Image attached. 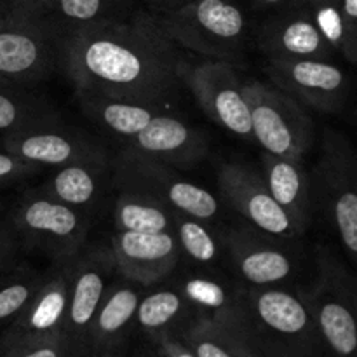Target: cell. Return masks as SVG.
<instances>
[{
  "mask_svg": "<svg viewBox=\"0 0 357 357\" xmlns=\"http://www.w3.org/2000/svg\"><path fill=\"white\" fill-rule=\"evenodd\" d=\"M188 61L153 16L132 14L117 23L61 37L59 66L77 94H96L160 108L183 84Z\"/></svg>",
  "mask_w": 357,
  "mask_h": 357,
  "instance_id": "cell-1",
  "label": "cell"
},
{
  "mask_svg": "<svg viewBox=\"0 0 357 357\" xmlns=\"http://www.w3.org/2000/svg\"><path fill=\"white\" fill-rule=\"evenodd\" d=\"M155 20L180 49L234 66L244 63L248 21L232 0H185Z\"/></svg>",
  "mask_w": 357,
  "mask_h": 357,
  "instance_id": "cell-2",
  "label": "cell"
},
{
  "mask_svg": "<svg viewBox=\"0 0 357 357\" xmlns=\"http://www.w3.org/2000/svg\"><path fill=\"white\" fill-rule=\"evenodd\" d=\"M310 178L314 208L340 239L349 260H357V160L351 142L324 129L321 153Z\"/></svg>",
  "mask_w": 357,
  "mask_h": 357,
  "instance_id": "cell-3",
  "label": "cell"
},
{
  "mask_svg": "<svg viewBox=\"0 0 357 357\" xmlns=\"http://www.w3.org/2000/svg\"><path fill=\"white\" fill-rule=\"evenodd\" d=\"M253 139L264 152L303 160L314 143V124L305 107L274 84L243 82Z\"/></svg>",
  "mask_w": 357,
  "mask_h": 357,
  "instance_id": "cell-4",
  "label": "cell"
},
{
  "mask_svg": "<svg viewBox=\"0 0 357 357\" xmlns=\"http://www.w3.org/2000/svg\"><path fill=\"white\" fill-rule=\"evenodd\" d=\"M114 180L119 190L149 195L169 209L190 218L209 223L220 215L218 199L194 181L185 180L174 167L122 150L114 164Z\"/></svg>",
  "mask_w": 357,
  "mask_h": 357,
  "instance_id": "cell-5",
  "label": "cell"
},
{
  "mask_svg": "<svg viewBox=\"0 0 357 357\" xmlns=\"http://www.w3.org/2000/svg\"><path fill=\"white\" fill-rule=\"evenodd\" d=\"M13 225L21 243L59 261L75 257L86 246L91 216L38 190L16 206Z\"/></svg>",
  "mask_w": 357,
  "mask_h": 357,
  "instance_id": "cell-6",
  "label": "cell"
},
{
  "mask_svg": "<svg viewBox=\"0 0 357 357\" xmlns=\"http://www.w3.org/2000/svg\"><path fill=\"white\" fill-rule=\"evenodd\" d=\"M58 31L49 21L0 14V84L28 87L59 66Z\"/></svg>",
  "mask_w": 357,
  "mask_h": 357,
  "instance_id": "cell-7",
  "label": "cell"
},
{
  "mask_svg": "<svg viewBox=\"0 0 357 357\" xmlns=\"http://www.w3.org/2000/svg\"><path fill=\"white\" fill-rule=\"evenodd\" d=\"M317 279L300 298L317 317L328 344L340 356H351L357 347L356 319L349 302L354 300V278L335 255L321 248L316 258Z\"/></svg>",
  "mask_w": 357,
  "mask_h": 357,
  "instance_id": "cell-8",
  "label": "cell"
},
{
  "mask_svg": "<svg viewBox=\"0 0 357 357\" xmlns=\"http://www.w3.org/2000/svg\"><path fill=\"white\" fill-rule=\"evenodd\" d=\"M183 84L216 126L239 138L253 139L250 108L236 66L213 59L197 65L188 63L183 72Z\"/></svg>",
  "mask_w": 357,
  "mask_h": 357,
  "instance_id": "cell-9",
  "label": "cell"
},
{
  "mask_svg": "<svg viewBox=\"0 0 357 357\" xmlns=\"http://www.w3.org/2000/svg\"><path fill=\"white\" fill-rule=\"evenodd\" d=\"M265 73L271 84L295 98L302 107L324 114L342 110L351 94L347 73L323 59L267 58Z\"/></svg>",
  "mask_w": 357,
  "mask_h": 357,
  "instance_id": "cell-10",
  "label": "cell"
},
{
  "mask_svg": "<svg viewBox=\"0 0 357 357\" xmlns=\"http://www.w3.org/2000/svg\"><path fill=\"white\" fill-rule=\"evenodd\" d=\"M216 180L227 206L258 232L284 241L302 236L288 213L272 197L264 174L257 169L243 162H225L216 171Z\"/></svg>",
  "mask_w": 357,
  "mask_h": 357,
  "instance_id": "cell-11",
  "label": "cell"
},
{
  "mask_svg": "<svg viewBox=\"0 0 357 357\" xmlns=\"http://www.w3.org/2000/svg\"><path fill=\"white\" fill-rule=\"evenodd\" d=\"M110 250L117 274L142 286H150L169 278L181 258L174 232H128L117 230L112 236Z\"/></svg>",
  "mask_w": 357,
  "mask_h": 357,
  "instance_id": "cell-12",
  "label": "cell"
},
{
  "mask_svg": "<svg viewBox=\"0 0 357 357\" xmlns=\"http://www.w3.org/2000/svg\"><path fill=\"white\" fill-rule=\"evenodd\" d=\"M220 239L239 278L253 288L275 286L293 275L295 260L278 243L284 239L258 232L253 227L230 229Z\"/></svg>",
  "mask_w": 357,
  "mask_h": 357,
  "instance_id": "cell-13",
  "label": "cell"
},
{
  "mask_svg": "<svg viewBox=\"0 0 357 357\" xmlns=\"http://www.w3.org/2000/svg\"><path fill=\"white\" fill-rule=\"evenodd\" d=\"M124 149L174 167L188 169L208 157L206 136L194 126L167 114H157L145 129L126 139Z\"/></svg>",
  "mask_w": 357,
  "mask_h": 357,
  "instance_id": "cell-14",
  "label": "cell"
},
{
  "mask_svg": "<svg viewBox=\"0 0 357 357\" xmlns=\"http://www.w3.org/2000/svg\"><path fill=\"white\" fill-rule=\"evenodd\" d=\"M257 44L267 58L331 61L337 54L321 33L312 13L302 7H289L265 21L258 28Z\"/></svg>",
  "mask_w": 357,
  "mask_h": 357,
  "instance_id": "cell-15",
  "label": "cell"
},
{
  "mask_svg": "<svg viewBox=\"0 0 357 357\" xmlns=\"http://www.w3.org/2000/svg\"><path fill=\"white\" fill-rule=\"evenodd\" d=\"M2 149L38 167H61L103 152L86 136L63 128L59 122L6 135Z\"/></svg>",
  "mask_w": 357,
  "mask_h": 357,
  "instance_id": "cell-16",
  "label": "cell"
},
{
  "mask_svg": "<svg viewBox=\"0 0 357 357\" xmlns=\"http://www.w3.org/2000/svg\"><path fill=\"white\" fill-rule=\"evenodd\" d=\"M115 274L117 268L110 246H84L77 253L65 314L70 326L80 330L93 324L98 307Z\"/></svg>",
  "mask_w": 357,
  "mask_h": 357,
  "instance_id": "cell-17",
  "label": "cell"
},
{
  "mask_svg": "<svg viewBox=\"0 0 357 357\" xmlns=\"http://www.w3.org/2000/svg\"><path fill=\"white\" fill-rule=\"evenodd\" d=\"M264 180L268 192L279 206L288 213L298 232L305 234L312 222L314 202L310 178L303 167V160L284 159L261 152Z\"/></svg>",
  "mask_w": 357,
  "mask_h": 357,
  "instance_id": "cell-18",
  "label": "cell"
},
{
  "mask_svg": "<svg viewBox=\"0 0 357 357\" xmlns=\"http://www.w3.org/2000/svg\"><path fill=\"white\" fill-rule=\"evenodd\" d=\"M56 169L58 171L42 185L40 190L56 201L89 213L103 194L107 181L108 159L105 152Z\"/></svg>",
  "mask_w": 357,
  "mask_h": 357,
  "instance_id": "cell-19",
  "label": "cell"
},
{
  "mask_svg": "<svg viewBox=\"0 0 357 357\" xmlns=\"http://www.w3.org/2000/svg\"><path fill=\"white\" fill-rule=\"evenodd\" d=\"M75 257L54 261L52 271L44 274V279L35 295L21 310L24 328L33 333H49L52 328L58 326L65 319Z\"/></svg>",
  "mask_w": 357,
  "mask_h": 357,
  "instance_id": "cell-20",
  "label": "cell"
},
{
  "mask_svg": "<svg viewBox=\"0 0 357 357\" xmlns=\"http://www.w3.org/2000/svg\"><path fill=\"white\" fill-rule=\"evenodd\" d=\"M258 319L282 335H300L310 323V312L303 300L286 289L265 286L244 293Z\"/></svg>",
  "mask_w": 357,
  "mask_h": 357,
  "instance_id": "cell-21",
  "label": "cell"
},
{
  "mask_svg": "<svg viewBox=\"0 0 357 357\" xmlns=\"http://www.w3.org/2000/svg\"><path fill=\"white\" fill-rule=\"evenodd\" d=\"M132 0H54L49 23L59 38L86 28L117 23L132 16Z\"/></svg>",
  "mask_w": 357,
  "mask_h": 357,
  "instance_id": "cell-22",
  "label": "cell"
},
{
  "mask_svg": "<svg viewBox=\"0 0 357 357\" xmlns=\"http://www.w3.org/2000/svg\"><path fill=\"white\" fill-rule=\"evenodd\" d=\"M84 112L101 128L114 132L119 139L132 138L159 114V108L132 101L115 100L96 94H79Z\"/></svg>",
  "mask_w": 357,
  "mask_h": 357,
  "instance_id": "cell-23",
  "label": "cell"
},
{
  "mask_svg": "<svg viewBox=\"0 0 357 357\" xmlns=\"http://www.w3.org/2000/svg\"><path fill=\"white\" fill-rule=\"evenodd\" d=\"M176 213L162 202L131 190H119L114 220L117 230L128 232H174Z\"/></svg>",
  "mask_w": 357,
  "mask_h": 357,
  "instance_id": "cell-24",
  "label": "cell"
},
{
  "mask_svg": "<svg viewBox=\"0 0 357 357\" xmlns=\"http://www.w3.org/2000/svg\"><path fill=\"white\" fill-rule=\"evenodd\" d=\"M58 124L47 105L24 91V87L0 84V132L3 136L17 131Z\"/></svg>",
  "mask_w": 357,
  "mask_h": 357,
  "instance_id": "cell-25",
  "label": "cell"
},
{
  "mask_svg": "<svg viewBox=\"0 0 357 357\" xmlns=\"http://www.w3.org/2000/svg\"><path fill=\"white\" fill-rule=\"evenodd\" d=\"M114 282L115 284L105 291L103 300H101L93 321L101 335L119 333L135 317L139 296H142L143 286L138 282L131 281L124 275H121V279Z\"/></svg>",
  "mask_w": 357,
  "mask_h": 357,
  "instance_id": "cell-26",
  "label": "cell"
},
{
  "mask_svg": "<svg viewBox=\"0 0 357 357\" xmlns=\"http://www.w3.org/2000/svg\"><path fill=\"white\" fill-rule=\"evenodd\" d=\"M174 236L180 244L181 253L187 255L192 261L202 265V267H211L222 258V239L220 236H215L209 230L208 223L201 222V220L176 213L174 215Z\"/></svg>",
  "mask_w": 357,
  "mask_h": 357,
  "instance_id": "cell-27",
  "label": "cell"
},
{
  "mask_svg": "<svg viewBox=\"0 0 357 357\" xmlns=\"http://www.w3.org/2000/svg\"><path fill=\"white\" fill-rule=\"evenodd\" d=\"M185 303V296L178 289H159L145 298H139L135 316L146 330H157L178 317Z\"/></svg>",
  "mask_w": 357,
  "mask_h": 357,
  "instance_id": "cell-28",
  "label": "cell"
},
{
  "mask_svg": "<svg viewBox=\"0 0 357 357\" xmlns=\"http://www.w3.org/2000/svg\"><path fill=\"white\" fill-rule=\"evenodd\" d=\"M44 274H21L0 288V321L20 314L40 286Z\"/></svg>",
  "mask_w": 357,
  "mask_h": 357,
  "instance_id": "cell-29",
  "label": "cell"
},
{
  "mask_svg": "<svg viewBox=\"0 0 357 357\" xmlns=\"http://www.w3.org/2000/svg\"><path fill=\"white\" fill-rule=\"evenodd\" d=\"M181 295L185 300L209 310H223L229 305V295L216 279L187 278L183 281Z\"/></svg>",
  "mask_w": 357,
  "mask_h": 357,
  "instance_id": "cell-30",
  "label": "cell"
},
{
  "mask_svg": "<svg viewBox=\"0 0 357 357\" xmlns=\"http://www.w3.org/2000/svg\"><path fill=\"white\" fill-rule=\"evenodd\" d=\"M338 10L342 21L340 52L354 66L357 63V0H340Z\"/></svg>",
  "mask_w": 357,
  "mask_h": 357,
  "instance_id": "cell-31",
  "label": "cell"
},
{
  "mask_svg": "<svg viewBox=\"0 0 357 357\" xmlns=\"http://www.w3.org/2000/svg\"><path fill=\"white\" fill-rule=\"evenodd\" d=\"M38 171H40V167L35 166V164L0 149V188L26 180L28 176H33Z\"/></svg>",
  "mask_w": 357,
  "mask_h": 357,
  "instance_id": "cell-32",
  "label": "cell"
},
{
  "mask_svg": "<svg viewBox=\"0 0 357 357\" xmlns=\"http://www.w3.org/2000/svg\"><path fill=\"white\" fill-rule=\"evenodd\" d=\"M7 14L28 21H49L54 0H0Z\"/></svg>",
  "mask_w": 357,
  "mask_h": 357,
  "instance_id": "cell-33",
  "label": "cell"
},
{
  "mask_svg": "<svg viewBox=\"0 0 357 357\" xmlns=\"http://www.w3.org/2000/svg\"><path fill=\"white\" fill-rule=\"evenodd\" d=\"M17 251V234H14L9 227L0 223V271L13 264Z\"/></svg>",
  "mask_w": 357,
  "mask_h": 357,
  "instance_id": "cell-34",
  "label": "cell"
},
{
  "mask_svg": "<svg viewBox=\"0 0 357 357\" xmlns=\"http://www.w3.org/2000/svg\"><path fill=\"white\" fill-rule=\"evenodd\" d=\"M195 354L197 357H232L222 345L216 344L215 340H209V338H202L201 342L195 347Z\"/></svg>",
  "mask_w": 357,
  "mask_h": 357,
  "instance_id": "cell-35",
  "label": "cell"
},
{
  "mask_svg": "<svg viewBox=\"0 0 357 357\" xmlns=\"http://www.w3.org/2000/svg\"><path fill=\"white\" fill-rule=\"evenodd\" d=\"M20 357H58V352L52 347H38L35 351L28 352V354H23Z\"/></svg>",
  "mask_w": 357,
  "mask_h": 357,
  "instance_id": "cell-36",
  "label": "cell"
},
{
  "mask_svg": "<svg viewBox=\"0 0 357 357\" xmlns=\"http://www.w3.org/2000/svg\"><path fill=\"white\" fill-rule=\"evenodd\" d=\"M253 2H255V6L260 7V9H268V7L282 6L284 2H288V6H289V2H291V0H253Z\"/></svg>",
  "mask_w": 357,
  "mask_h": 357,
  "instance_id": "cell-37",
  "label": "cell"
},
{
  "mask_svg": "<svg viewBox=\"0 0 357 357\" xmlns=\"http://www.w3.org/2000/svg\"><path fill=\"white\" fill-rule=\"evenodd\" d=\"M178 357H192V356L190 354H180Z\"/></svg>",
  "mask_w": 357,
  "mask_h": 357,
  "instance_id": "cell-38",
  "label": "cell"
},
{
  "mask_svg": "<svg viewBox=\"0 0 357 357\" xmlns=\"http://www.w3.org/2000/svg\"><path fill=\"white\" fill-rule=\"evenodd\" d=\"M2 13H6V9H3V7L0 6V14H2Z\"/></svg>",
  "mask_w": 357,
  "mask_h": 357,
  "instance_id": "cell-39",
  "label": "cell"
},
{
  "mask_svg": "<svg viewBox=\"0 0 357 357\" xmlns=\"http://www.w3.org/2000/svg\"><path fill=\"white\" fill-rule=\"evenodd\" d=\"M0 6H2V2H0ZM2 7H3V6H2Z\"/></svg>",
  "mask_w": 357,
  "mask_h": 357,
  "instance_id": "cell-40",
  "label": "cell"
}]
</instances>
